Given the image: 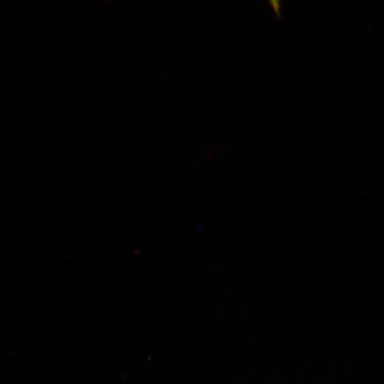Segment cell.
<instances>
[{"label": "cell", "instance_id": "1", "mask_svg": "<svg viewBox=\"0 0 384 384\" xmlns=\"http://www.w3.org/2000/svg\"><path fill=\"white\" fill-rule=\"evenodd\" d=\"M275 15L279 18H281V2L282 0H267Z\"/></svg>", "mask_w": 384, "mask_h": 384}]
</instances>
